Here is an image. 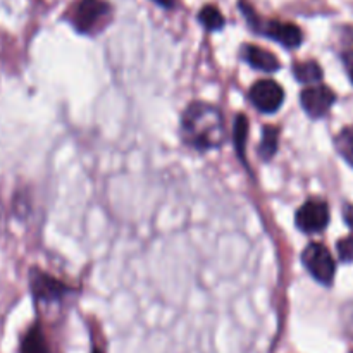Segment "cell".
Returning <instances> with one entry per match:
<instances>
[{
	"mask_svg": "<svg viewBox=\"0 0 353 353\" xmlns=\"http://www.w3.org/2000/svg\"><path fill=\"white\" fill-rule=\"evenodd\" d=\"M247 134H248V119L243 114H238L234 119L233 128V141L236 147V154L241 161L245 162V143H247Z\"/></svg>",
	"mask_w": 353,
	"mask_h": 353,
	"instance_id": "14",
	"label": "cell"
},
{
	"mask_svg": "<svg viewBox=\"0 0 353 353\" xmlns=\"http://www.w3.org/2000/svg\"><path fill=\"white\" fill-rule=\"evenodd\" d=\"M352 353H353V352H352Z\"/></svg>",
	"mask_w": 353,
	"mask_h": 353,
	"instance_id": "21",
	"label": "cell"
},
{
	"mask_svg": "<svg viewBox=\"0 0 353 353\" xmlns=\"http://www.w3.org/2000/svg\"><path fill=\"white\" fill-rule=\"evenodd\" d=\"M334 102H336V95H334L333 90L326 85H321V83L302 90V93H300V103H302L307 116L312 117V119L326 116Z\"/></svg>",
	"mask_w": 353,
	"mask_h": 353,
	"instance_id": "8",
	"label": "cell"
},
{
	"mask_svg": "<svg viewBox=\"0 0 353 353\" xmlns=\"http://www.w3.org/2000/svg\"><path fill=\"white\" fill-rule=\"evenodd\" d=\"M243 59L252 65L254 69L265 72H276L281 69V62L265 48L257 47V45H245L243 47Z\"/></svg>",
	"mask_w": 353,
	"mask_h": 353,
	"instance_id": "9",
	"label": "cell"
},
{
	"mask_svg": "<svg viewBox=\"0 0 353 353\" xmlns=\"http://www.w3.org/2000/svg\"><path fill=\"white\" fill-rule=\"evenodd\" d=\"M343 219L348 226L353 228V205H350V203L343 207Z\"/></svg>",
	"mask_w": 353,
	"mask_h": 353,
	"instance_id": "17",
	"label": "cell"
},
{
	"mask_svg": "<svg viewBox=\"0 0 353 353\" xmlns=\"http://www.w3.org/2000/svg\"><path fill=\"white\" fill-rule=\"evenodd\" d=\"M295 224L307 234L321 233L330 224V207L319 199L307 200L295 214Z\"/></svg>",
	"mask_w": 353,
	"mask_h": 353,
	"instance_id": "6",
	"label": "cell"
},
{
	"mask_svg": "<svg viewBox=\"0 0 353 353\" xmlns=\"http://www.w3.org/2000/svg\"><path fill=\"white\" fill-rule=\"evenodd\" d=\"M92 353H102V352H100L99 348H93V352H92Z\"/></svg>",
	"mask_w": 353,
	"mask_h": 353,
	"instance_id": "20",
	"label": "cell"
},
{
	"mask_svg": "<svg viewBox=\"0 0 353 353\" xmlns=\"http://www.w3.org/2000/svg\"><path fill=\"white\" fill-rule=\"evenodd\" d=\"M241 10H243L245 17H247L248 24L254 28L257 33L265 34V37L272 38L278 43H281L286 48H296L302 45L303 34L300 31L299 26H295L293 23H281V21H262L261 17L255 14V10L252 9V6L245 0H241L240 3Z\"/></svg>",
	"mask_w": 353,
	"mask_h": 353,
	"instance_id": "2",
	"label": "cell"
},
{
	"mask_svg": "<svg viewBox=\"0 0 353 353\" xmlns=\"http://www.w3.org/2000/svg\"><path fill=\"white\" fill-rule=\"evenodd\" d=\"M302 264L321 285L331 286L336 274V262L323 243H309L302 252Z\"/></svg>",
	"mask_w": 353,
	"mask_h": 353,
	"instance_id": "3",
	"label": "cell"
},
{
	"mask_svg": "<svg viewBox=\"0 0 353 353\" xmlns=\"http://www.w3.org/2000/svg\"><path fill=\"white\" fill-rule=\"evenodd\" d=\"M350 79H352V83H353V65H352V69H350Z\"/></svg>",
	"mask_w": 353,
	"mask_h": 353,
	"instance_id": "19",
	"label": "cell"
},
{
	"mask_svg": "<svg viewBox=\"0 0 353 353\" xmlns=\"http://www.w3.org/2000/svg\"><path fill=\"white\" fill-rule=\"evenodd\" d=\"M19 353H52L40 324H33L21 340Z\"/></svg>",
	"mask_w": 353,
	"mask_h": 353,
	"instance_id": "10",
	"label": "cell"
},
{
	"mask_svg": "<svg viewBox=\"0 0 353 353\" xmlns=\"http://www.w3.org/2000/svg\"><path fill=\"white\" fill-rule=\"evenodd\" d=\"M181 138L200 152L223 147L226 140L223 112L209 102L190 103L181 116Z\"/></svg>",
	"mask_w": 353,
	"mask_h": 353,
	"instance_id": "1",
	"label": "cell"
},
{
	"mask_svg": "<svg viewBox=\"0 0 353 353\" xmlns=\"http://www.w3.org/2000/svg\"><path fill=\"white\" fill-rule=\"evenodd\" d=\"M293 74H295V78L299 79L300 83H305V85H319L324 72L316 61H307L295 64Z\"/></svg>",
	"mask_w": 353,
	"mask_h": 353,
	"instance_id": "12",
	"label": "cell"
},
{
	"mask_svg": "<svg viewBox=\"0 0 353 353\" xmlns=\"http://www.w3.org/2000/svg\"><path fill=\"white\" fill-rule=\"evenodd\" d=\"M30 288L33 299L38 303H57L65 299L69 293V286L59 279L45 274L43 271L33 269L30 274Z\"/></svg>",
	"mask_w": 353,
	"mask_h": 353,
	"instance_id": "7",
	"label": "cell"
},
{
	"mask_svg": "<svg viewBox=\"0 0 353 353\" xmlns=\"http://www.w3.org/2000/svg\"><path fill=\"white\" fill-rule=\"evenodd\" d=\"M279 143V130L276 126H264L262 130V141L259 143V157L262 161L269 162L276 154H278Z\"/></svg>",
	"mask_w": 353,
	"mask_h": 353,
	"instance_id": "11",
	"label": "cell"
},
{
	"mask_svg": "<svg viewBox=\"0 0 353 353\" xmlns=\"http://www.w3.org/2000/svg\"><path fill=\"white\" fill-rule=\"evenodd\" d=\"M338 255H340V261L343 262L353 261V234L338 241Z\"/></svg>",
	"mask_w": 353,
	"mask_h": 353,
	"instance_id": "16",
	"label": "cell"
},
{
	"mask_svg": "<svg viewBox=\"0 0 353 353\" xmlns=\"http://www.w3.org/2000/svg\"><path fill=\"white\" fill-rule=\"evenodd\" d=\"M248 99L257 110L264 114H274L285 102V90L272 79H259L252 85Z\"/></svg>",
	"mask_w": 353,
	"mask_h": 353,
	"instance_id": "5",
	"label": "cell"
},
{
	"mask_svg": "<svg viewBox=\"0 0 353 353\" xmlns=\"http://www.w3.org/2000/svg\"><path fill=\"white\" fill-rule=\"evenodd\" d=\"M109 3L103 0H79L72 10L71 23L79 33H93L109 16Z\"/></svg>",
	"mask_w": 353,
	"mask_h": 353,
	"instance_id": "4",
	"label": "cell"
},
{
	"mask_svg": "<svg viewBox=\"0 0 353 353\" xmlns=\"http://www.w3.org/2000/svg\"><path fill=\"white\" fill-rule=\"evenodd\" d=\"M155 3H159L161 7H165V9H172L174 7V0H154Z\"/></svg>",
	"mask_w": 353,
	"mask_h": 353,
	"instance_id": "18",
	"label": "cell"
},
{
	"mask_svg": "<svg viewBox=\"0 0 353 353\" xmlns=\"http://www.w3.org/2000/svg\"><path fill=\"white\" fill-rule=\"evenodd\" d=\"M199 21L209 31H219L223 30L224 24H226V19H224L223 12L214 6L202 7V10L199 12Z\"/></svg>",
	"mask_w": 353,
	"mask_h": 353,
	"instance_id": "13",
	"label": "cell"
},
{
	"mask_svg": "<svg viewBox=\"0 0 353 353\" xmlns=\"http://www.w3.org/2000/svg\"><path fill=\"white\" fill-rule=\"evenodd\" d=\"M334 145H336L338 154L353 168V126L341 130L334 140Z\"/></svg>",
	"mask_w": 353,
	"mask_h": 353,
	"instance_id": "15",
	"label": "cell"
}]
</instances>
